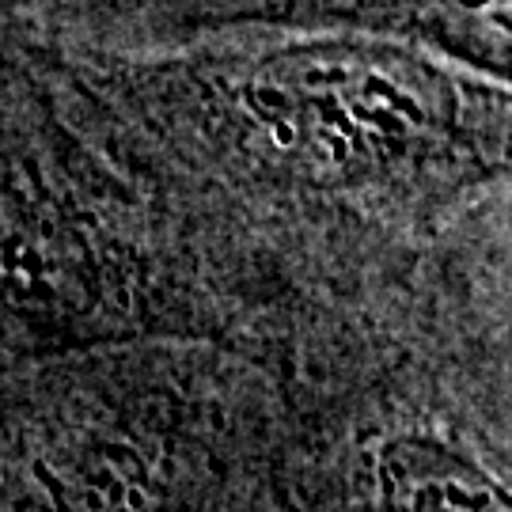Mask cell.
<instances>
[{"instance_id":"6da1fadb","label":"cell","mask_w":512,"mask_h":512,"mask_svg":"<svg viewBox=\"0 0 512 512\" xmlns=\"http://www.w3.org/2000/svg\"><path fill=\"white\" fill-rule=\"evenodd\" d=\"M380 497L391 509L494 512L512 509V490L444 444L399 440L380 456Z\"/></svg>"}]
</instances>
